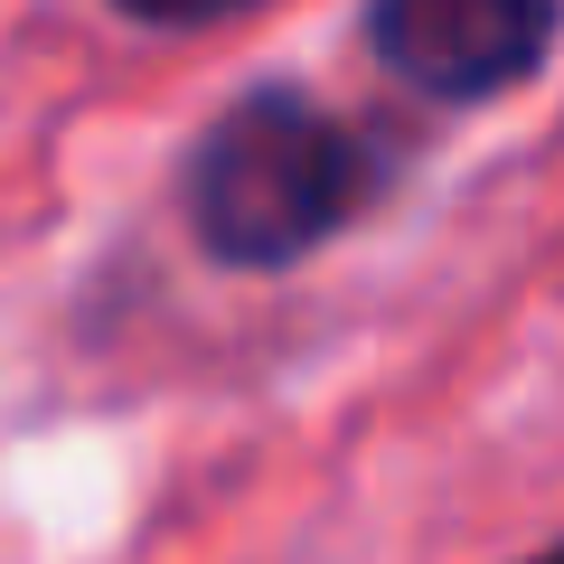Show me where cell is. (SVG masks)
Instances as JSON below:
<instances>
[{
    "label": "cell",
    "instance_id": "obj_2",
    "mask_svg": "<svg viewBox=\"0 0 564 564\" xmlns=\"http://www.w3.org/2000/svg\"><path fill=\"white\" fill-rule=\"evenodd\" d=\"M545 39H555V0H377V57L443 104H480L536 76Z\"/></svg>",
    "mask_w": 564,
    "mask_h": 564
},
{
    "label": "cell",
    "instance_id": "obj_3",
    "mask_svg": "<svg viewBox=\"0 0 564 564\" xmlns=\"http://www.w3.org/2000/svg\"><path fill=\"white\" fill-rule=\"evenodd\" d=\"M132 20H161V29H198V20H226V10H245V0H122Z\"/></svg>",
    "mask_w": 564,
    "mask_h": 564
},
{
    "label": "cell",
    "instance_id": "obj_1",
    "mask_svg": "<svg viewBox=\"0 0 564 564\" xmlns=\"http://www.w3.org/2000/svg\"><path fill=\"white\" fill-rule=\"evenodd\" d=\"M358 207V141L302 95H254L207 132L188 217L226 263H292Z\"/></svg>",
    "mask_w": 564,
    "mask_h": 564
}]
</instances>
